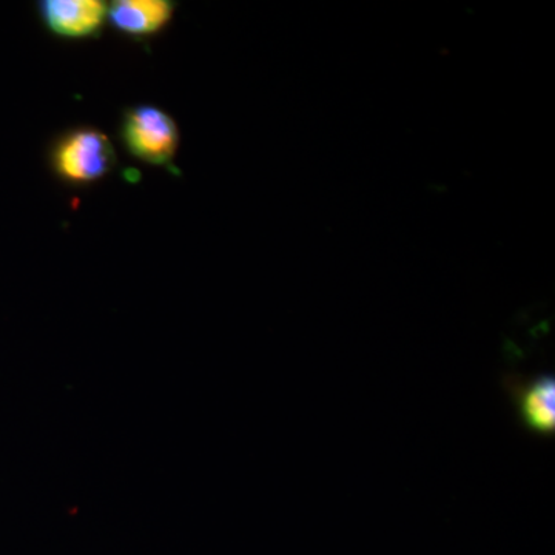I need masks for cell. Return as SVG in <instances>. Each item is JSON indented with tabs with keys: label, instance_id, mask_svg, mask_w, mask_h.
Segmentation results:
<instances>
[{
	"label": "cell",
	"instance_id": "cell-1",
	"mask_svg": "<svg viewBox=\"0 0 555 555\" xmlns=\"http://www.w3.org/2000/svg\"><path fill=\"white\" fill-rule=\"evenodd\" d=\"M54 175L67 184L89 185L115 169L116 153L107 134L79 127L56 139L50 153Z\"/></svg>",
	"mask_w": 555,
	"mask_h": 555
},
{
	"label": "cell",
	"instance_id": "cell-2",
	"mask_svg": "<svg viewBox=\"0 0 555 555\" xmlns=\"http://www.w3.org/2000/svg\"><path fill=\"white\" fill-rule=\"evenodd\" d=\"M120 139L133 158L150 166H171L179 147L177 122L156 105L127 109L120 122Z\"/></svg>",
	"mask_w": 555,
	"mask_h": 555
},
{
	"label": "cell",
	"instance_id": "cell-3",
	"mask_svg": "<svg viewBox=\"0 0 555 555\" xmlns=\"http://www.w3.org/2000/svg\"><path fill=\"white\" fill-rule=\"evenodd\" d=\"M43 24L64 39H89L101 35L108 7L101 0H43L39 3Z\"/></svg>",
	"mask_w": 555,
	"mask_h": 555
},
{
	"label": "cell",
	"instance_id": "cell-4",
	"mask_svg": "<svg viewBox=\"0 0 555 555\" xmlns=\"http://www.w3.org/2000/svg\"><path fill=\"white\" fill-rule=\"evenodd\" d=\"M173 13L175 3L169 0H116L109 3L107 21L129 38L147 39L163 31Z\"/></svg>",
	"mask_w": 555,
	"mask_h": 555
},
{
	"label": "cell",
	"instance_id": "cell-5",
	"mask_svg": "<svg viewBox=\"0 0 555 555\" xmlns=\"http://www.w3.org/2000/svg\"><path fill=\"white\" fill-rule=\"evenodd\" d=\"M517 406L526 429L539 436L555 433V378L553 374L537 375L517 387Z\"/></svg>",
	"mask_w": 555,
	"mask_h": 555
}]
</instances>
